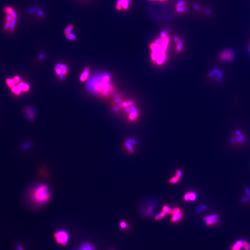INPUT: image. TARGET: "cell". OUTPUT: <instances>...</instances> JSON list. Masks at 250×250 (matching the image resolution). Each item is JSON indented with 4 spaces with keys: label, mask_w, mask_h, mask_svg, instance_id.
<instances>
[{
    "label": "cell",
    "mask_w": 250,
    "mask_h": 250,
    "mask_svg": "<svg viewBox=\"0 0 250 250\" xmlns=\"http://www.w3.org/2000/svg\"><path fill=\"white\" fill-rule=\"evenodd\" d=\"M18 87L19 88L20 90L22 91V93H25V92H28V91L29 90L30 87L29 85L27 84V83L24 82H21V81L19 83H18Z\"/></svg>",
    "instance_id": "cell-12"
},
{
    "label": "cell",
    "mask_w": 250,
    "mask_h": 250,
    "mask_svg": "<svg viewBox=\"0 0 250 250\" xmlns=\"http://www.w3.org/2000/svg\"><path fill=\"white\" fill-rule=\"evenodd\" d=\"M182 47H183V43L180 41H179L178 42V45H177V50L181 51L182 50Z\"/></svg>",
    "instance_id": "cell-28"
},
{
    "label": "cell",
    "mask_w": 250,
    "mask_h": 250,
    "mask_svg": "<svg viewBox=\"0 0 250 250\" xmlns=\"http://www.w3.org/2000/svg\"><path fill=\"white\" fill-rule=\"evenodd\" d=\"M120 228H122V229H126V228L128 227L127 224L124 221H123L120 222Z\"/></svg>",
    "instance_id": "cell-27"
},
{
    "label": "cell",
    "mask_w": 250,
    "mask_h": 250,
    "mask_svg": "<svg viewBox=\"0 0 250 250\" xmlns=\"http://www.w3.org/2000/svg\"><path fill=\"white\" fill-rule=\"evenodd\" d=\"M185 5H186V3L185 1H181L178 3L176 7H184Z\"/></svg>",
    "instance_id": "cell-29"
},
{
    "label": "cell",
    "mask_w": 250,
    "mask_h": 250,
    "mask_svg": "<svg viewBox=\"0 0 250 250\" xmlns=\"http://www.w3.org/2000/svg\"><path fill=\"white\" fill-rule=\"evenodd\" d=\"M197 195L194 192H189L184 195V199L185 201H194L196 199Z\"/></svg>",
    "instance_id": "cell-11"
},
{
    "label": "cell",
    "mask_w": 250,
    "mask_h": 250,
    "mask_svg": "<svg viewBox=\"0 0 250 250\" xmlns=\"http://www.w3.org/2000/svg\"><path fill=\"white\" fill-rule=\"evenodd\" d=\"M162 212H164V213H166V214L168 213V214L172 215V209H170V207L169 206L164 205L162 208Z\"/></svg>",
    "instance_id": "cell-19"
},
{
    "label": "cell",
    "mask_w": 250,
    "mask_h": 250,
    "mask_svg": "<svg viewBox=\"0 0 250 250\" xmlns=\"http://www.w3.org/2000/svg\"><path fill=\"white\" fill-rule=\"evenodd\" d=\"M243 240L239 239L233 244L231 248V250H240L243 247Z\"/></svg>",
    "instance_id": "cell-13"
},
{
    "label": "cell",
    "mask_w": 250,
    "mask_h": 250,
    "mask_svg": "<svg viewBox=\"0 0 250 250\" xmlns=\"http://www.w3.org/2000/svg\"><path fill=\"white\" fill-rule=\"evenodd\" d=\"M18 250H23V248H22L21 247V246H19V247H18Z\"/></svg>",
    "instance_id": "cell-31"
},
{
    "label": "cell",
    "mask_w": 250,
    "mask_h": 250,
    "mask_svg": "<svg viewBox=\"0 0 250 250\" xmlns=\"http://www.w3.org/2000/svg\"><path fill=\"white\" fill-rule=\"evenodd\" d=\"M65 36L66 38L70 41H75L76 39V36L72 33L65 35Z\"/></svg>",
    "instance_id": "cell-22"
},
{
    "label": "cell",
    "mask_w": 250,
    "mask_h": 250,
    "mask_svg": "<svg viewBox=\"0 0 250 250\" xmlns=\"http://www.w3.org/2000/svg\"><path fill=\"white\" fill-rule=\"evenodd\" d=\"M6 83L7 85V87L11 89L14 86H15V84L12 78H7L6 80Z\"/></svg>",
    "instance_id": "cell-17"
},
{
    "label": "cell",
    "mask_w": 250,
    "mask_h": 250,
    "mask_svg": "<svg viewBox=\"0 0 250 250\" xmlns=\"http://www.w3.org/2000/svg\"><path fill=\"white\" fill-rule=\"evenodd\" d=\"M206 224L208 226H213L219 222V219L217 215L206 216L203 219Z\"/></svg>",
    "instance_id": "cell-7"
},
{
    "label": "cell",
    "mask_w": 250,
    "mask_h": 250,
    "mask_svg": "<svg viewBox=\"0 0 250 250\" xmlns=\"http://www.w3.org/2000/svg\"><path fill=\"white\" fill-rule=\"evenodd\" d=\"M234 57V53L232 50H225L221 53L219 58L223 61L231 62L233 59Z\"/></svg>",
    "instance_id": "cell-6"
},
{
    "label": "cell",
    "mask_w": 250,
    "mask_h": 250,
    "mask_svg": "<svg viewBox=\"0 0 250 250\" xmlns=\"http://www.w3.org/2000/svg\"><path fill=\"white\" fill-rule=\"evenodd\" d=\"M166 215V213H164V212H161L160 213L158 214L157 215L155 216V219L157 220V221H159V220H160V219L164 218Z\"/></svg>",
    "instance_id": "cell-20"
},
{
    "label": "cell",
    "mask_w": 250,
    "mask_h": 250,
    "mask_svg": "<svg viewBox=\"0 0 250 250\" xmlns=\"http://www.w3.org/2000/svg\"><path fill=\"white\" fill-rule=\"evenodd\" d=\"M87 88L91 92L101 96H108L114 90L110 75L106 73L90 77L87 83Z\"/></svg>",
    "instance_id": "cell-1"
},
{
    "label": "cell",
    "mask_w": 250,
    "mask_h": 250,
    "mask_svg": "<svg viewBox=\"0 0 250 250\" xmlns=\"http://www.w3.org/2000/svg\"><path fill=\"white\" fill-rule=\"evenodd\" d=\"M124 146L126 151H128L129 153L130 154H132L134 152V149L133 148L131 144L128 142V141H126L124 143Z\"/></svg>",
    "instance_id": "cell-16"
},
{
    "label": "cell",
    "mask_w": 250,
    "mask_h": 250,
    "mask_svg": "<svg viewBox=\"0 0 250 250\" xmlns=\"http://www.w3.org/2000/svg\"><path fill=\"white\" fill-rule=\"evenodd\" d=\"M24 115L29 120L33 121L35 118V111L31 107H26L24 109Z\"/></svg>",
    "instance_id": "cell-10"
},
{
    "label": "cell",
    "mask_w": 250,
    "mask_h": 250,
    "mask_svg": "<svg viewBox=\"0 0 250 250\" xmlns=\"http://www.w3.org/2000/svg\"><path fill=\"white\" fill-rule=\"evenodd\" d=\"M183 176V172H182L180 170H177L176 172L175 176L179 178V179H180Z\"/></svg>",
    "instance_id": "cell-26"
},
{
    "label": "cell",
    "mask_w": 250,
    "mask_h": 250,
    "mask_svg": "<svg viewBox=\"0 0 250 250\" xmlns=\"http://www.w3.org/2000/svg\"><path fill=\"white\" fill-rule=\"evenodd\" d=\"M176 11L178 13H184L186 11V9L184 7H176Z\"/></svg>",
    "instance_id": "cell-24"
},
{
    "label": "cell",
    "mask_w": 250,
    "mask_h": 250,
    "mask_svg": "<svg viewBox=\"0 0 250 250\" xmlns=\"http://www.w3.org/2000/svg\"><path fill=\"white\" fill-rule=\"evenodd\" d=\"M131 0H117L116 9L118 10H121L123 9L127 10L129 7Z\"/></svg>",
    "instance_id": "cell-9"
},
{
    "label": "cell",
    "mask_w": 250,
    "mask_h": 250,
    "mask_svg": "<svg viewBox=\"0 0 250 250\" xmlns=\"http://www.w3.org/2000/svg\"><path fill=\"white\" fill-rule=\"evenodd\" d=\"M57 74L60 76V78H62L67 73V67L62 64H58L55 67Z\"/></svg>",
    "instance_id": "cell-8"
},
{
    "label": "cell",
    "mask_w": 250,
    "mask_h": 250,
    "mask_svg": "<svg viewBox=\"0 0 250 250\" xmlns=\"http://www.w3.org/2000/svg\"><path fill=\"white\" fill-rule=\"evenodd\" d=\"M152 1H155V0H152Z\"/></svg>",
    "instance_id": "cell-33"
},
{
    "label": "cell",
    "mask_w": 250,
    "mask_h": 250,
    "mask_svg": "<svg viewBox=\"0 0 250 250\" xmlns=\"http://www.w3.org/2000/svg\"></svg>",
    "instance_id": "cell-34"
},
{
    "label": "cell",
    "mask_w": 250,
    "mask_h": 250,
    "mask_svg": "<svg viewBox=\"0 0 250 250\" xmlns=\"http://www.w3.org/2000/svg\"><path fill=\"white\" fill-rule=\"evenodd\" d=\"M54 237L56 241L60 245H65L69 241V233L64 230L57 231L54 233Z\"/></svg>",
    "instance_id": "cell-4"
},
{
    "label": "cell",
    "mask_w": 250,
    "mask_h": 250,
    "mask_svg": "<svg viewBox=\"0 0 250 250\" xmlns=\"http://www.w3.org/2000/svg\"><path fill=\"white\" fill-rule=\"evenodd\" d=\"M73 29V26L72 25H68L65 28L64 31V33L65 35L72 33Z\"/></svg>",
    "instance_id": "cell-18"
},
{
    "label": "cell",
    "mask_w": 250,
    "mask_h": 250,
    "mask_svg": "<svg viewBox=\"0 0 250 250\" xmlns=\"http://www.w3.org/2000/svg\"><path fill=\"white\" fill-rule=\"evenodd\" d=\"M4 12L6 14L4 28L5 30L12 32L14 31L16 26L17 19V15L16 11L11 7H6L4 9Z\"/></svg>",
    "instance_id": "cell-3"
},
{
    "label": "cell",
    "mask_w": 250,
    "mask_h": 250,
    "mask_svg": "<svg viewBox=\"0 0 250 250\" xmlns=\"http://www.w3.org/2000/svg\"><path fill=\"white\" fill-rule=\"evenodd\" d=\"M158 1H166V0H158Z\"/></svg>",
    "instance_id": "cell-32"
},
{
    "label": "cell",
    "mask_w": 250,
    "mask_h": 250,
    "mask_svg": "<svg viewBox=\"0 0 250 250\" xmlns=\"http://www.w3.org/2000/svg\"><path fill=\"white\" fill-rule=\"evenodd\" d=\"M242 248L244 250H250V244L247 240H243Z\"/></svg>",
    "instance_id": "cell-23"
},
{
    "label": "cell",
    "mask_w": 250,
    "mask_h": 250,
    "mask_svg": "<svg viewBox=\"0 0 250 250\" xmlns=\"http://www.w3.org/2000/svg\"><path fill=\"white\" fill-rule=\"evenodd\" d=\"M50 189L46 184H41L36 186L30 193L32 202L39 205L47 203L51 198Z\"/></svg>",
    "instance_id": "cell-2"
},
{
    "label": "cell",
    "mask_w": 250,
    "mask_h": 250,
    "mask_svg": "<svg viewBox=\"0 0 250 250\" xmlns=\"http://www.w3.org/2000/svg\"><path fill=\"white\" fill-rule=\"evenodd\" d=\"M172 216L170 221L173 223L179 222L183 218L184 213L179 207H175L172 209Z\"/></svg>",
    "instance_id": "cell-5"
},
{
    "label": "cell",
    "mask_w": 250,
    "mask_h": 250,
    "mask_svg": "<svg viewBox=\"0 0 250 250\" xmlns=\"http://www.w3.org/2000/svg\"><path fill=\"white\" fill-rule=\"evenodd\" d=\"M194 7L195 9H199V7L198 6L196 5V4H195V5H194Z\"/></svg>",
    "instance_id": "cell-30"
},
{
    "label": "cell",
    "mask_w": 250,
    "mask_h": 250,
    "mask_svg": "<svg viewBox=\"0 0 250 250\" xmlns=\"http://www.w3.org/2000/svg\"><path fill=\"white\" fill-rule=\"evenodd\" d=\"M179 180H180V179H179V178H178L176 176H174V177H172L170 179L169 182L170 184H175L178 183Z\"/></svg>",
    "instance_id": "cell-21"
},
{
    "label": "cell",
    "mask_w": 250,
    "mask_h": 250,
    "mask_svg": "<svg viewBox=\"0 0 250 250\" xmlns=\"http://www.w3.org/2000/svg\"><path fill=\"white\" fill-rule=\"evenodd\" d=\"M96 248L88 243H83L80 245L79 250H95Z\"/></svg>",
    "instance_id": "cell-14"
},
{
    "label": "cell",
    "mask_w": 250,
    "mask_h": 250,
    "mask_svg": "<svg viewBox=\"0 0 250 250\" xmlns=\"http://www.w3.org/2000/svg\"><path fill=\"white\" fill-rule=\"evenodd\" d=\"M89 73H90V69L88 67H86L85 69L84 72L82 74V75L80 76V81L82 82L86 81L89 76Z\"/></svg>",
    "instance_id": "cell-15"
},
{
    "label": "cell",
    "mask_w": 250,
    "mask_h": 250,
    "mask_svg": "<svg viewBox=\"0 0 250 250\" xmlns=\"http://www.w3.org/2000/svg\"><path fill=\"white\" fill-rule=\"evenodd\" d=\"M13 80L14 81L15 85L17 84L21 81V77L18 75H16L13 77Z\"/></svg>",
    "instance_id": "cell-25"
}]
</instances>
